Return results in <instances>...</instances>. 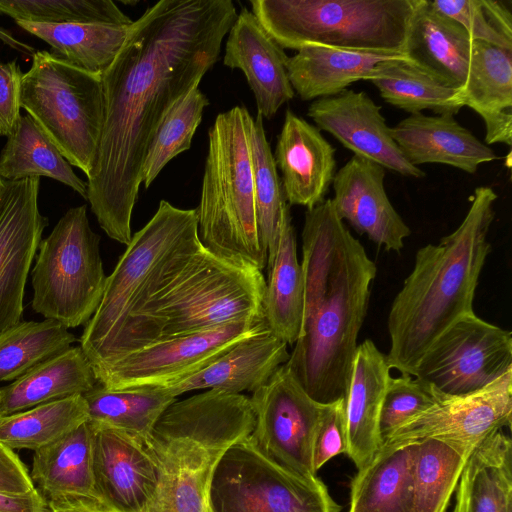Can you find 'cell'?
I'll list each match as a JSON object with an SVG mask.
<instances>
[{
  "label": "cell",
  "mask_w": 512,
  "mask_h": 512,
  "mask_svg": "<svg viewBox=\"0 0 512 512\" xmlns=\"http://www.w3.org/2000/svg\"><path fill=\"white\" fill-rule=\"evenodd\" d=\"M237 17L231 0H160L129 27L102 73L104 118L87 175V200L102 230L128 245L142 168L172 107L218 61Z\"/></svg>",
  "instance_id": "1"
},
{
  "label": "cell",
  "mask_w": 512,
  "mask_h": 512,
  "mask_svg": "<svg viewBox=\"0 0 512 512\" xmlns=\"http://www.w3.org/2000/svg\"><path fill=\"white\" fill-rule=\"evenodd\" d=\"M301 266L302 328L285 365L312 399L328 404L347 396L377 267L330 198L305 212Z\"/></svg>",
  "instance_id": "2"
},
{
  "label": "cell",
  "mask_w": 512,
  "mask_h": 512,
  "mask_svg": "<svg viewBox=\"0 0 512 512\" xmlns=\"http://www.w3.org/2000/svg\"><path fill=\"white\" fill-rule=\"evenodd\" d=\"M265 288L262 271L212 254L194 233L151 270L88 361L95 373L157 341L265 320Z\"/></svg>",
  "instance_id": "3"
},
{
  "label": "cell",
  "mask_w": 512,
  "mask_h": 512,
  "mask_svg": "<svg viewBox=\"0 0 512 512\" xmlns=\"http://www.w3.org/2000/svg\"><path fill=\"white\" fill-rule=\"evenodd\" d=\"M497 194L477 187L470 208L451 234L421 247L388 314L391 369L412 375L431 344L454 322L474 313L473 301L490 252L488 234Z\"/></svg>",
  "instance_id": "4"
},
{
  "label": "cell",
  "mask_w": 512,
  "mask_h": 512,
  "mask_svg": "<svg viewBox=\"0 0 512 512\" xmlns=\"http://www.w3.org/2000/svg\"><path fill=\"white\" fill-rule=\"evenodd\" d=\"M250 397L210 389L172 403L146 443L159 466L146 512H211L210 485L224 452L253 431Z\"/></svg>",
  "instance_id": "5"
},
{
  "label": "cell",
  "mask_w": 512,
  "mask_h": 512,
  "mask_svg": "<svg viewBox=\"0 0 512 512\" xmlns=\"http://www.w3.org/2000/svg\"><path fill=\"white\" fill-rule=\"evenodd\" d=\"M243 106L220 113L208 131L198 237L203 247L227 261L262 271L267 267L257 231L248 119Z\"/></svg>",
  "instance_id": "6"
},
{
  "label": "cell",
  "mask_w": 512,
  "mask_h": 512,
  "mask_svg": "<svg viewBox=\"0 0 512 512\" xmlns=\"http://www.w3.org/2000/svg\"><path fill=\"white\" fill-rule=\"evenodd\" d=\"M252 13L284 49L320 45L402 55L417 0H251Z\"/></svg>",
  "instance_id": "7"
},
{
  "label": "cell",
  "mask_w": 512,
  "mask_h": 512,
  "mask_svg": "<svg viewBox=\"0 0 512 512\" xmlns=\"http://www.w3.org/2000/svg\"><path fill=\"white\" fill-rule=\"evenodd\" d=\"M21 108L64 158L89 174L99 143L104 95L101 75L82 70L47 51H36L21 82Z\"/></svg>",
  "instance_id": "8"
},
{
  "label": "cell",
  "mask_w": 512,
  "mask_h": 512,
  "mask_svg": "<svg viewBox=\"0 0 512 512\" xmlns=\"http://www.w3.org/2000/svg\"><path fill=\"white\" fill-rule=\"evenodd\" d=\"M100 237L90 227L86 205L70 208L41 240L32 270V308L67 329L86 324L106 285Z\"/></svg>",
  "instance_id": "9"
},
{
  "label": "cell",
  "mask_w": 512,
  "mask_h": 512,
  "mask_svg": "<svg viewBox=\"0 0 512 512\" xmlns=\"http://www.w3.org/2000/svg\"><path fill=\"white\" fill-rule=\"evenodd\" d=\"M211 512H341L319 478L300 477L281 467L251 442L231 445L213 472Z\"/></svg>",
  "instance_id": "10"
},
{
  "label": "cell",
  "mask_w": 512,
  "mask_h": 512,
  "mask_svg": "<svg viewBox=\"0 0 512 512\" xmlns=\"http://www.w3.org/2000/svg\"><path fill=\"white\" fill-rule=\"evenodd\" d=\"M512 369V334L465 315L427 349L412 376L442 395H464L489 385Z\"/></svg>",
  "instance_id": "11"
},
{
  "label": "cell",
  "mask_w": 512,
  "mask_h": 512,
  "mask_svg": "<svg viewBox=\"0 0 512 512\" xmlns=\"http://www.w3.org/2000/svg\"><path fill=\"white\" fill-rule=\"evenodd\" d=\"M198 232L195 209H181L161 200L147 224L132 235L113 272L101 302L85 324L80 348L87 359L124 314L151 270L175 247Z\"/></svg>",
  "instance_id": "12"
},
{
  "label": "cell",
  "mask_w": 512,
  "mask_h": 512,
  "mask_svg": "<svg viewBox=\"0 0 512 512\" xmlns=\"http://www.w3.org/2000/svg\"><path fill=\"white\" fill-rule=\"evenodd\" d=\"M255 425L249 439L266 457L307 479L316 477L312 453L324 404L312 399L285 364L250 397Z\"/></svg>",
  "instance_id": "13"
},
{
  "label": "cell",
  "mask_w": 512,
  "mask_h": 512,
  "mask_svg": "<svg viewBox=\"0 0 512 512\" xmlns=\"http://www.w3.org/2000/svg\"><path fill=\"white\" fill-rule=\"evenodd\" d=\"M267 326L266 321H243L151 343L94 374L111 390L157 387L174 383L207 366L240 339Z\"/></svg>",
  "instance_id": "14"
},
{
  "label": "cell",
  "mask_w": 512,
  "mask_h": 512,
  "mask_svg": "<svg viewBox=\"0 0 512 512\" xmlns=\"http://www.w3.org/2000/svg\"><path fill=\"white\" fill-rule=\"evenodd\" d=\"M429 387L435 402L396 428L382 445L433 438L474 449L492 433L511 426L512 369L484 388L464 395H442Z\"/></svg>",
  "instance_id": "15"
},
{
  "label": "cell",
  "mask_w": 512,
  "mask_h": 512,
  "mask_svg": "<svg viewBox=\"0 0 512 512\" xmlns=\"http://www.w3.org/2000/svg\"><path fill=\"white\" fill-rule=\"evenodd\" d=\"M39 186L40 178L4 180L0 195V333L21 322L27 277L48 224Z\"/></svg>",
  "instance_id": "16"
},
{
  "label": "cell",
  "mask_w": 512,
  "mask_h": 512,
  "mask_svg": "<svg viewBox=\"0 0 512 512\" xmlns=\"http://www.w3.org/2000/svg\"><path fill=\"white\" fill-rule=\"evenodd\" d=\"M307 115L319 130L331 134L355 156L403 176H425L424 171L404 157L381 113V106L364 91L346 89L336 96L314 100Z\"/></svg>",
  "instance_id": "17"
},
{
  "label": "cell",
  "mask_w": 512,
  "mask_h": 512,
  "mask_svg": "<svg viewBox=\"0 0 512 512\" xmlns=\"http://www.w3.org/2000/svg\"><path fill=\"white\" fill-rule=\"evenodd\" d=\"M91 426L94 430L93 469L99 500L116 512H146L159 482L160 471L155 457L144 442L126 432Z\"/></svg>",
  "instance_id": "18"
},
{
  "label": "cell",
  "mask_w": 512,
  "mask_h": 512,
  "mask_svg": "<svg viewBox=\"0 0 512 512\" xmlns=\"http://www.w3.org/2000/svg\"><path fill=\"white\" fill-rule=\"evenodd\" d=\"M384 180L381 165L353 155L335 173L330 199L336 215L357 233L386 251L400 253L411 230L390 202Z\"/></svg>",
  "instance_id": "19"
},
{
  "label": "cell",
  "mask_w": 512,
  "mask_h": 512,
  "mask_svg": "<svg viewBox=\"0 0 512 512\" xmlns=\"http://www.w3.org/2000/svg\"><path fill=\"white\" fill-rule=\"evenodd\" d=\"M227 35L223 64L244 73L257 114L272 119L295 95L287 72L289 57L247 8L237 14Z\"/></svg>",
  "instance_id": "20"
},
{
  "label": "cell",
  "mask_w": 512,
  "mask_h": 512,
  "mask_svg": "<svg viewBox=\"0 0 512 512\" xmlns=\"http://www.w3.org/2000/svg\"><path fill=\"white\" fill-rule=\"evenodd\" d=\"M287 343L264 328L240 339L199 371L174 383L149 387L177 397L193 390L254 392L289 359Z\"/></svg>",
  "instance_id": "21"
},
{
  "label": "cell",
  "mask_w": 512,
  "mask_h": 512,
  "mask_svg": "<svg viewBox=\"0 0 512 512\" xmlns=\"http://www.w3.org/2000/svg\"><path fill=\"white\" fill-rule=\"evenodd\" d=\"M335 153L316 126L286 111L274 159L289 206L311 209L325 200L336 173Z\"/></svg>",
  "instance_id": "22"
},
{
  "label": "cell",
  "mask_w": 512,
  "mask_h": 512,
  "mask_svg": "<svg viewBox=\"0 0 512 512\" xmlns=\"http://www.w3.org/2000/svg\"><path fill=\"white\" fill-rule=\"evenodd\" d=\"M473 40L456 21L434 9L430 0H417L401 54L442 85L464 87Z\"/></svg>",
  "instance_id": "23"
},
{
  "label": "cell",
  "mask_w": 512,
  "mask_h": 512,
  "mask_svg": "<svg viewBox=\"0 0 512 512\" xmlns=\"http://www.w3.org/2000/svg\"><path fill=\"white\" fill-rule=\"evenodd\" d=\"M386 355L370 339L358 344L346 396V454L357 470L382 446L380 414L391 377Z\"/></svg>",
  "instance_id": "24"
},
{
  "label": "cell",
  "mask_w": 512,
  "mask_h": 512,
  "mask_svg": "<svg viewBox=\"0 0 512 512\" xmlns=\"http://www.w3.org/2000/svg\"><path fill=\"white\" fill-rule=\"evenodd\" d=\"M391 134L407 161L450 165L474 174L478 166L498 157L451 114L409 115L391 128Z\"/></svg>",
  "instance_id": "25"
},
{
  "label": "cell",
  "mask_w": 512,
  "mask_h": 512,
  "mask_svg": "<svg viewBox=\"0 0 512 512\" xmlns=\"http://www.w3.org/2000/svg\"><path fill=\"white\" fill-rule=\"evenodd\" d=\"M464 106L484 121L487 144L512 143V50L473 41L466 83L461 90Z\"/></svg>",
  "instance_id": "26"
},
{
  "label": "cell",
  "mask_w": 512,
  "mask_h": 512,
  "mask_svg": "<svg viewBox=\"0 0 512 512\" xmlns=\"http://www.w3.org/2000/svg\"><path fill=\"white\" fill-rule=\"evenodd\" d=\"M93 441L94 430L87 421L34 451L30 477L47 502L77 497L99 500L93 469Z\"/></svg>",
  "instance_id": "27"
},
{
  "label": "cell",
  "mask_w": 512,
  "mask_h": 512,
  "mask_svg": "<svg viewBox=\"0 0 512 512\" xmlns=\"http://www.w3.org/2000/svg\"><path fill=\"white\" fill-rule=\"evenodd\" d=\"M97 379L80 347L65 351L38 364L0 389L1 417L73 395H84Z\"/></svg>",
  "instance_id": "28"
},
{
  "label": "cell",
  "mask_w": 512,
  "mask_h": 512,
  "mask_svg": "<svg viewBox=\"0 0 512 512\" xmlns=\"http://www.w3.org/2000/svg\"><path fill=\"white\" fill-rule=\"evenodd\" d=\"M400 56L305 45L289 57L288 78L302 100L314 101L340 94L350 84L366 80L378 63Z\"/></svg>",
  "instance_id": "29"
},
{
  "label": "cell",
  "mask_w": 512,
  "mask_h": 512,
  "mask_svg": "<svg viewBox=\"0 0 512 512\" xmlns=\"http://www.w3.org/2000/svg\"><path fill=\"white\" fill-rule=\"evenodd\" d=\"M417 442L383 444L351 480L348 512H412Z\"/></svg>",
  "instance_id": "30"
},
{
  "label": "cell",
  "mask_w": 512,
  "mask_h": 512,
  "mask_svg": "<svg viewBox=\"0 0 512 512\" xmlns=\"http://www.w3.org/2000/svg\"><path fill=\"white\" fill-rule=\"evenodd\" d=\"M304 309V276L297 256V241L290 206L283 210L275 258L268 268L263 299L267 327L279 339L294 345L299 339Z\"/></svg>",
  "instance_id": "31"
},
{
  "label": "cell",
  "mask_w": 512,
  "mask_h": 512,
  "mask_svg": "<svg viewBox=\"0 0 512 512\" xmlns=\"http://www.w3.org/2000/svg\"><path fill=\"white\" fill-rule=\"evenodd\" d=\"M512 507V443L502 430L479 443L457 484L452 512H505Z\"/></svg>",
  "instance_id": "32"
},
{
  "label": "cell",
  "mask_w": 512,
  "mask_h": 512,
  "mask_svg": "<svg viewBox=\"0 0 512 512\" xmlns=\"http://www.w3.org/2000/svg\"><path fill=\"white\" fill-rule=\"evenodd\" d=\"M0 176L7 181L52 178L87 200V183L75 174L72 165L28 114L19 118L1 150Z\"/></svg>",
  "instance_id": "33"
},
{
  "label": "cell",
  "mask_w": 512,
  "mask_h": 512,
  "mask_svg": "<svg viewBox=\"0 0 512 512\" xmlns=\"http://www.w3.org/2000/svg\"><path fill=\"white\" fill-rule=\"evenodd\" d=\"M15 22L25 31L48 43L53 55L98 75H102L112 64L130 27L103 23Z\"/></svg>",
  "instance_id": "34"
},
{
  "label": "cell",
  "mask_w": 512,
  "mask_h": 512,
  "mask_svg": "<svg viewBox=\"0 0 512 512\" xmlns=\"http://www.w3.org/2000/svg\"><path fill=\"white\" fill-rule=\"evenodd\" d=\"M366 81L378 89L384 101L410 115L423 110L456 115L464 107L461 91L442 85L404 56L378 63Z\"/></svg>",
  "instance_id": "35"
},
{
  "label": "cell",
  "mask_w": 512,
  "mask_h": 512,
  "mask_svg": "<svg viewBox=\"0 0 512 512\" xmlns=\"http://www.w3.org/2000/svg\"><path fill=\"white\" fill-rule=\"evenodd\" d=\"M83 397L91 424L126 432L145 444L160 416L176 401L149 387L111 390L99 383Z\"/></svg>",
  "instance_id": "36"
},
{
  "label": "cell",
  "mask_w": 512,
  "mask_h": 512,
  "mask_svg": "<svg viewBox=\"0 0 512 512\" xmlns=\"http://www.w3.org/2000/svg\"><path fill=\"white\" fill-rule=\"evenodd\" d=\"M473 450L440 439L417 442L413 464L412 512H446Z\"/></svg>",
  "instance_id": "37"
},
{
  "label": "cell",
  "mask_w": 512,
  "mask_h": 512,
  "mask_svg": "<svg viewBox=\"0 0 512 512\" xmlns=\"http://www.w3.org/2000/svg\"><path fill=\"white\" fill-rule=\"evenodd\" d=\"M248 133L258 238L263 251L267 254L269 268L277 252L282 214L288 203L261 115L257 114L255 118L250 115Z\"/></svg>",
  "instance_id": "38"
},
{
  "label": "cell",
  "mask_w": 512,
  "mask_h": 512,
  "mask_svg": "<svg viewBox=\"0 0 512 512\" xmlns=\"http://www.w3.org/2000/svg\"><path fill=\"white\" fill-rule=\"evenodd\" d=\"M83 395L51 401L0 418V443L10 449L36 451L87 422Z\"/></svg>",
  "instance_id": "39"
},
{
  "label": "cell",
  "mask_w": 512,
  "mask_h": 512,
  "mask_svg": "<svg viewBox=\"0 0 512 512\" xmlns=\"http://www.w3.org/2000/svg\"><path fill=\"white\" fill-rule=\"evenodd\" d=\"M76 337L61 323L21 321L0 333V382L16 380L65 351Z\"/></svg>",
  "instance_id": "40"
},
{
  "label": "cell",
  "mask_w": 512,
  "mask_h": 512,
  "mask_svg": "<svg viewBox=\"0 0 512 512\" xmlns=\"http://www.w3.org/2000/svg\"><path fill=\"white\" fill-rule=\"evenodd\" d=\"M209 100L198 87L190 90L167 113L160 123L147 151L142 184L147 189L162 169L177 155L188 150L201 123Z\"/></svg>",
  "instance_id": "41"
},
{
  "label": "cell",
  "mask_w": 512,
  "mask_h": 512,
  "mask_svg": "<svg viewBox=\"0 0 512 512\" xmlns=\"http://www.w3.org/2000/svg\"><path fill=\"white\" fill-rule=\"evenodd\" d=\"M0 13L36 23H133L111 0H0Z\"/></svg>",
  "instance_id": "42"
},
{
  "label": "cell",
  "mask_w": 512,
  "mask_h": 512,
  "mask_svg": "<svg viewBox=\"0 0 512 512\" xmlns=\"http://www.w3.org/2000/svg\"><path fill=\"white\" fill-rule=\"evenodd\" d=\"M434 9L458 22L473 41L512 50V14L500 0H430Z\"/></svg>",
  "instance_id": "43"
},
{
  "label": "cell",
  "mask_w": 512,
  "mask_h": 512,
  "mask_svg": "<svg viewBox=\"0 0 512 512\" xmlns=\"http://www.w3.org/2000/svg\"><path fill=\"white\" fill-rule=\"evenodd\" d=\"M435 400L430 387L412 375L401 373L390 377L380 414L382 443L396 428L428 409Z\"/></svg>",
  "instance_id": "44"
},
{
  "label": "cell",
  "mask_w": 512,
  "mask_h": 512,
  "mask_svg": "<svg viewBox=\"0 0 512 512\" xmlns=\"http://www.w3.org/2000/svg\"><path fill=\"white\" fill-rule=\"evenodd\" d=\"M346 398L324 404L313 444V467L317 472L333 457L346 454Z\"/></svg>",
  "instance_id": "45"
},
{
  "label": "cell",
  "mask_w": 512,
  "mask_h": 512,
  "mask_svg": "<svg viewBox=\"0 0 512 512\" xmlns=\"http://www.w3.org/2000/svg\"><path fill=\"white\" fill-rule=\"evenodd\" d=\"M22 76L16 61L0 62V136L8 137L21 117Z\"/></svg>",
  "instance_id": "46"
},
{
  "label": "cell",
  "mask_w": 512,
  "mask_h": 512,
  "mask_svg": "<svg viewBox=\"0 0 512 512\" xmlns=\"http://www.w3.org/2000/svg\"><path fill=\"white\" fill-rule=\"evenodd\" d=\"M34 489L27 467L12 449L0 443V492L21 495Z\"/></svg>",
  "instance_id": "47"
},
{
  "label": "cell",
  "mask_w": 512,
  "mask_h": 512,
  "mask_svg": "<svg viewBox=\"0 0 512 512\" xmlns=\"http://www.w3.org/2000/svg\"><path fill=\"white\" fill-rule=\"evenodd\" d=\"M0 512H49L47 501L35 488L27 494L0 492Z\"/></svg>",
  "instance_id": "48"
},
{
  "label": "cell",
  "mask_w": 512,
  "mask_h": 512,
  "mask_svg": "<svg viewBox=\"0 0 512 512\" xmlns=\"http://www.w3.org/2000/svg\"><path fill=\"white\" fill-rule=\"evenodd\" d=\"M49 512H116L99 500L91 498H65L47 502Z\"/></svg>",
  "instance_id": "49"
},
{
  "label": "cell",
  "mask_w": 512,
  "mask_h": 512,
  "mask_svg": "<svg viewBox=\"0 0 512 512\" xmlns=\"http://www.w3.org/2000/svg\"><path fill=\"white\" fill-rule=\"evenodd\" d=\"M0 41L4 44L10 46L11 48L25 54L28 56H33L35 54V50L32 46L27 43L21 42L16 39L9 31L0 26Z\"/></svg>",
  "instance_id": "50"
},
{
  "label": "cell",
  "mask_w": 512,
  "mask_h": 512,
  "mask_svg": "<svg viewBox=\"0 0 512 512\" xmlns=\"http://www.w3.org/2000/svg\"><path fill=\"white\" fill-rule=\"evenodd\" d=\"M3 189H4V180L0 176V195H1L2 191H3Z\"/></svg>",
  "instance_id": "51"
},
{
  "label": "cell",
  "mask_w": 512,
  "mask_h": 512,
  "mask_svg": "<svg viewBox=\"0 0 512 512\" xmlns=\"http://www.w3.org/2000/svg\"><path fill=\"white\" fill-rule=\"evenodd\" d=\"M0 418H1V415H0Z\"/></svg>",
  "instance_id": "52"
}]
</instances>
